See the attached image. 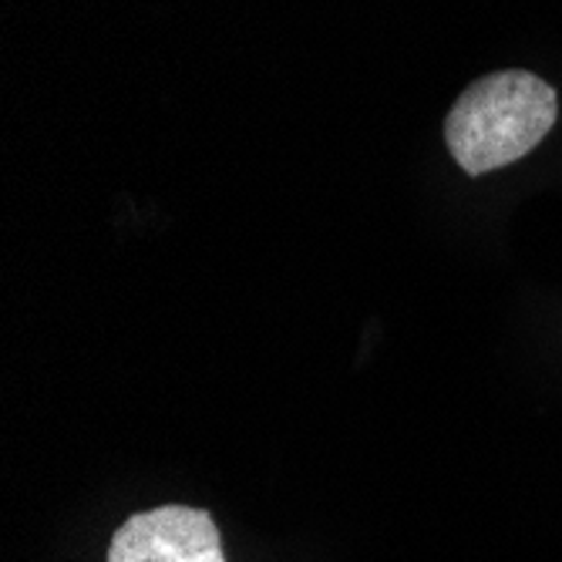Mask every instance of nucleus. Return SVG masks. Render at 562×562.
<instances>
[{"label": "nucleus", "mask_w": 562, "mask_h": 562, "mask_svg": "<svg viewBox=\"0 0 562 562\" xmlns=\"http://www.w3.org/2000/svg\"><path fill=\"white\" fill-rule=\"evenodd\" d=\"M109 562H226V555L206 508L159 505L119 526Z\"/></svg>", "instance_id": "f03ea898"}, {"label": "nucleus", "mask_w": 562, "mask_h": 562, "mask_svg": "<svg viewBox=\"0 0 562 562\" xmlns=\"http://www.w3.org/2000/svg\"><path fill=\"white\" fill-rule=\"evenodd\" d=\"M559 98L532 71H495L475 81L445 119L451 159L469 176L516 162L555 125Z\"/></svg>", "instance_id": "f257e3e1"}]
</instances>
